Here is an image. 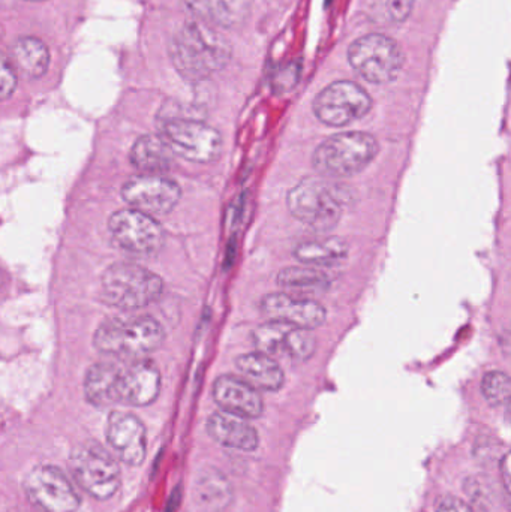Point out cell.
<instances>
[{"label":"cell","mask_w":511,"mask_h":512,"mask_svg":"<svg viewBox=\"0 0 511 512\" xmlns=\"http://www.w3.org/2000/svg\"><path fill=\"white\" fill-rule=\"evenodd\" d=\"M170 56L185 80L201 81L227 66L231 47L224 36L206 24L188 23L174 36Z\"/></svg>","instance_id":"obj_1"},{"label":"cell","mask_w":511,"mask_h":512,"mask_svg":"<svg viewBox=\"0 0 511 512\" xmlns=\"http://www.w3.org/2000/svg\"><path fill=\"white\" fill-rule=\"evenodd\" d=\"M165 333L162 325L150 316H126L108 319L99 325L93 345L102 354L140 360L161 348Z\"/></svg>","instance_id":"obj_2"},{"label":"cell","mask_w":511,"mask_h":512,"mask_svg":"<svg viewBox=\"0 0 511 512\" xmlns=\"http://www.w3.org/2000/svg\"><path fill=\"white\" fill-rule=\"evenodd\" d=\"M344 189L320 177H308L288 192L291 215L318 233L332 231L344 212Z\"/></svg>","instance_id":"obj_3"},{"label":"cell","mask_w":511,"mask_h":512,"mask_svg":"<svg viewBox=\"0 0 511 512\" xmlns=\"http://www.w3.org/2000/svg\"><path fill=\"white\" fill-rule=\"evenodd\" d=\"M380 152L375 137L368 132H342L320 144L312 155V165L321 176L353 177L362 173Z\"/></svg>","instance_id":"obj_4"},{"label":"cell","mask_w":511,"mask_h":512,"mask_svg":"<svg viewBox=\"0 0 511 512\" xmlns=\"http://www.w3.org/2000/svg\"><path fill=\"white\" fill-rule=\"evenodd\" d=\"M164 283L158 274L132 262H117L102 274V295L110 306L137 310L161 297Z\"/></svg>","instance_id":"obj_5"},{"label":"cell","mask_w":511,"mask_h":512,"mask_svg":"<svg viewBox=\"0 0 511 512\" xmlns=\"http://www.w3.org/2000/svg\"><path fill=\"white\" fill-rule=\"evenodd\" d=\"M69 469L75 483L92 498L108 501L120 489L122 474L116 459L96 442H86L72 451Z\"/></svg>","instance_id":"obj_6"},{"label":"cell","mask_w":511,"mask_h":512,"mask_svg":"<svg viewBox=\"0 0 511 512\" xmlns=\"http://www.w3.org/2000/svg\"><path fill=\"white\" fill-rule=\"evenodd\" d=\"M348 60L354 71L369 83L387 84L396 80L405 57L395 39L371 33L351 44Z\"/></svg>","instance_id":"obj_7"},{"label":"cell","mask_w":511,"mask_h":512,"mask_svg":"<svg viewBox=\"0 0 511 512\" xmlns=\"http://www.w3.org/2000/svg\"><path fill=\"white\" fill-rule=\"evenodd\" d=\"M161 137L174 155L195 164H212L222 153L221 134L200 120L167 119L162 125Z\"/></svg>","instance_id":"obj_8"},{"label":"cell","mask_w":511,"mask_h":512,"mask_svg":"<svg viewBox=\"0 0 511 512\" xmlns=\"http://www.w3.org/2000/svg\"><path fill=\"white\" fill-rule=\"evenodd\" d=\"M369 93L353 81H336L318 93L312 110L321 123L342 128L362 119L371 111Z\"/></svg>","instance_id":"obj_9"},{"label":"cell","mask_w":511,"mask_h":512,"mask_svg":"<svg viewBox=\"0 0 511 512\" xmlns=\"http://www.w3.org/2000/svg\"><path fill=\"white\" fill-rule=\"evenodd\" d=\"M24 493L39 512H75L80 496L56 466H36L24 480Z\"/></svg>","instance_id":"obj_10"},{"label":"cell","mask_w":511,"mask_h":512,"mask_svg":"<svg viewBox=\"0 0 511 512\" xmlns=\"http://www.w3.org/2000/svg\"><path fill=\"white\" fill-rule=\"evenodd\" d=\"M252 342L258 352L272 358L287 357L296 363L311 360L317 339L311 330L281 321H269L252 331Z\"/></svg>","instance_id":"obj_11"},{"label":"cell","mask_w":511,"mask_h":512,"mask_svg":"<svg viewBox=\"0 0 511 512\" xmlns=\"http://www.w3.org/2000/svg\"><path fill=\"white\" fill-rule=\"evenodd\" d=\"M108 231L114 242L126 252L155 255L164 246V230L146 213L138 210H119L108 221Z\"/></svg>","instance_id":"obj_12"},{"label":"cell","mask_w":511,"mask_h":512,"mask_svg":"<svg viewBox=\"0 0 511 512\" xmlns=\"http://www.w3.org/2000/svg\"><path fill=\"white\" fill-rule=\"evenodd\" d=\"M123 200L138 212L149 216L168 215L182 198L180 186L161 174H141L123 185Z\"/></svg>","instance_id":"obj_13"},{"label":"cell","mask_w":511,"mask_h":512,"mask_svg":"<svg viewBox=\"0 0 511 512\" xmlns=\"http://www.w3.org/2000/svg\"><path fill=\"white\" fill-rule=\"evenodd\" d=\"M260 307L264 315L269 316L270 321L285 322L305 330H315L327 319L323 304L287 292L266 295L261 300Z\"/></svg>","instance_id":"obj_14"},{"label":"cell","mask_w":511,"mask_h":512,"mask_svg":"<svg viewBox=\"0 0 511 512\" xmlns=\"http://www.w3.org/2000/svg\"><path fill=\"white\" fill-rule=\"evenodd\" d=\"M107 441L126 465L140 466L146 459V427L135 415L111 412L107 423Z\"/></svg>","instance_id":"obj_15"},{"label":"cell","mask_w":511,"mask_h":512,"mask_svg":"<svg viewBox=\"0 0 511 512\" xmlns=\"http://www.w3.org/2000/svg\"><path fill=\"white\" fill-rule=\"evenodd\" d=\"M161 393V373L153 361L135 360L120 369L119 403L128 406L152 405Z\"/></svg>","instance_id":"obj_16"},{"label":"cell","mask_w":511,"mask_h":512,"mask_svg":"<svg viewBox=\"0 0 511 512\" xmlns=\"http://www.w3.org/2000/svg\"><path fill=\"white\" fill-rule=\"evenodd\" d=\"M213 399L221 411L245 420H255L263 415L264 402L260 391L237 376H219L213 384Z\"/></svg>","instance_id":"obj_17"},{"label":"cell","mask_w":511,"mask_h":512,"mask_svg":"<svg viewBox=\"0 0 511 512\" xmlns=\"http://www.w3.org/2000/svg\"><path fill=\"white\" fill-rule=\"evenodd\" d=\"M207 433L222 447L239 451H255L260 445L257 430L245 418L219 411L207 420Z\"/></svg>","instance_id":"obj_18"},{"label":"cell","mask_w":511,"mask_h":512,"mask_svg":"<svg viewBox=\"0 0 511 512\" xmlns=\"http://www.w3.org/2000/svg\"><path fill=\"white\" fill-rule=\"evenodd\" d=\"M236 367L242 379L258 391H279L284 385V370L275 358L263 352H249L236 358Z\"/></svg>","instance_id":"obj_19"},{"label":"cell","mask_w":511,"mask_h":512,"mask_svg":"<svg viewBox=\"0 0 511 512\" xmlns=\"http://www.w3.org/2000/svg\"><path fill=\"white\" fill-rule=\"evenodd\" d=\"M194 499L203 511L224 512L233 502V487L219 469L204 468L195 478Z\"/></svg>","instance_id":"obj_20"},{"label":"cell","mask_w":511,"mask_h":512,"mask_svg":"<svg viewBox=\"0 0 511 512\" xmlns=\"http://www.w3.org/2000/svg\"><path fill=\"white\" fill-rule=\"evenodd\" d=\"M122 367L110 363L93 364L84 378V396L96 408L119 403V378Z\"/></svg>","instance_id":"obj_21"},{"label":"cell","mask_w":511,"mask_h":512,"mask_svg":"<svg viewBox=\"0 0 511 512\" xmlns=\"http://www.w3.org/2000/svg\"><path fill=\"white\" fill-rule=\"evenodd\" d=\"M9 60L15 72L30 80H36L47 72L50 65V51L41 39L23 36L12 44Z\"/></svg>","instance_id":"obj_22"},{"label":"cell","mask_w":511,"mask_h":512,"mask_svg":"<svg viewBox=\"0 0 511 512\" xmlns=\"http://www.w3.org/2000/svg\"><path fill=\"white\" fill-rule=\"evenodd\" d=\"M173 155L161 135H143L131 149V162L144 174H159L173 164Z\"/></svg>","instance_id":"obj_23"},{"label":"cell","mask_w":511,"mask_h":512,"mask_svg":"<svg viewBox=\"0 0 511 512\" xmlns=\"http://www.w3.org/2000/svg\"><path fill=\"white\" fill-rule=\"evenodd\" d=\"M293 255L308 267H335L348 258V246L339 237H326L300 243L294 248Z\"/></svg>","instance_id":"obj_24"},{"label":"cell","mask_w":511,"mask_h":512,"mask_svg":"<svg viewBox=\"0 0 511 512\" xmlns=\"http://www.w3.org/2000/svg\"><path fill=\"white\" fill-rule=\"evenodd\" d=\"M278 285L293 295L320 294L330 288V279L315 267H288L279 271Z\"/></svg>","instance_id":"obj_25"},{"label":"cell","mask_w":511,"mask_h":512,"mask_svg":"<svg viewBox=\"0 0 511 512\" xmlns=\"http://www.w3.org/2000/svg\"><path fill=\"white\" fill-rule=\"evenodd\" d=\"M251 3L252 0H207V11L216 23L234 29L248 18Z\"/></svg>","instance_id":"obj_26"},{"label":"cell","mask_w":511,"mask_h":512,"mask_svg":"<svg viewBox=\"0 0 511 512\" xmlns=\"http://www.w3.org/2000/svg\"><path fill=\"white\" fill-rule=\"evenodd\" d=\"M414 0H371V17L381 24L404 23L413 12Z\"/></svg>","instance_id":"obj_27"},{"label":"cell","mask_w":511,"mask_h":512,"mask_svg":"<svg viewBox=\"0 0 511 512\" xmlns=\"http://www.w3.org/2000/svg\"><path fill=\"white\" fill-rule=\"evenodd\" d=\"M510 378L507 373L494 370L486 373L482 381V394L492 408L506 406L510 400Z\"/></svg>","instance_id":"obj_28"},{"label":"cell","mask_w":511,"mask_h":512,"mask_svg":"<svg viewBox=\"0 0 511 512\" xmlns=\"http://www.w3.org/2000/svg\"><path fill=\"white\" fill-rule=\"evenodd\" d=\"M300 66L297 63H290V65L282 66L276 69L272 78V89L276 93L290 92L297 81H299Z\"/></svg>","instance_id":"obj_29"},{"label":"cell","mask_w":511,"mask_h":512,"mask_svg":"<svg viewBox=\"0 0 511 512\" xmlns=\"http://www.w3.org/2000/svg\"><path fill=\"white\" fill-rule=\"evenodd\" d=\"M17 87V72L11 60L0 53V101H5Z\"/></svg>","instance_id":"obj_30"},{"label":"cell","mask_w":511,"mask_h":512,"mask_svg":"<svg viewBox=\"0 0 511 512\" xmlns=\"http://www.w3.org/2000/svg\"><path fill=\"white\" fill-rule=\"evenodd\" d=\"M486 489H488V484L485 481L479 480V477H471L465 483V490H467L468 496L474 502H479V504H488L489 492H486Z\"/></svg>","instance_id":"obj_31"},{"label":"cell","mask_w":511,"mask_h":512,"mask_svg":"<svg viewBox=\"0 0 511 512\" xmlns=\"http://www.w3.org/2000/svg\"><path fill=\"white\" fill-rule=\"evenodd\" d=\"M435 512H473V510L462 499L456 498V496H446L438 501Z\"/></svg>","instance_id":"obj_32"},{"label":"cell","mask_w":511,"mask_h":512,"mask_svg":"<svg viewBox=\"0 0 511 512\" xmlns=\"http://www.w3.org/2000/svg\"><path fill=\"white\" fill-rule=\"evenodd\" d=\"M189 2L194 3V5H198V3L203 2V0H189Z\"/></svg>","instance_id":"obj_33"},{"label":"cell","mask_w":511,"mask_h":512,"mask_svg":"<svg viewBox=\"0 0 511 512\" xmlns=\"http://www.w3.org/2000/svg\"><path fill=\"white\" fill-rule=\"evenodd\" d=\"M0 36H2V30H0Z\"/></svg>","instance_id":"obj_34"},{"label":"cell","mask_w":511,"mask_h":512,"mask_svg":"<svg viewBox=\"0 0 511 512\" xmlns=\"http://www.w3.org/2000/svg\"><path fill=\"white\" fill-rule=\"evenodd\" d=\"M33 2H38V0H33Z\"/></svg>","instance_id":"obj_35"}]
</instances>
